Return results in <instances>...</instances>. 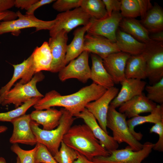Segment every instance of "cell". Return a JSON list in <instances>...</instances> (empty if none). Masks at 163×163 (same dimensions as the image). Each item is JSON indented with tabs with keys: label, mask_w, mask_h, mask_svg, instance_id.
Returning a JSON list of instances; mask_svg holds the SVG:
<instances>
[{
	"label": "cell",
	"mask_w": 163,
	"mask_h": 163,
	"mask_svg": "<svg viewBox=\"0 0 163 163\" xmlns=\"http://www.w3.org/2000/svg\"><path fill=\"white\" fill-rule=\"evenodd\" d=\"M107 90L104 87L94 83L69 95H62L53 90L46 93L34 107L36 110H40L53 107H61L74 116L83 111L88 103L100 97Z\"/></svg>",
	"instance_id": "cell-1"
},
{
	"label": "cell",
	"mask_w": 163,
	"mask_h": 163,
	"mask_svg": "<svg viewBox=\"0 0 163 163\" xmlns=\"http://www.w3.org/2000/svg\"><path fill=\"white\" fill-rule=\"evenodd\" d=\"M62 141L90 161L96 157L107 156L110 154L86 124L72 126L64 136Z\"/></svg>",
	"instance_id": "cell-2"
},
{
	"label": "cell",
	"mask_w": 163,
	"mask_h": 163,
	"mask_svg": "<svg viewBox=\"0 0 163 163\" xmlns=\"http://www.w3.org/2000/svg\"><path fill=\"white\" fill-rule=\"evenodd\" d=\"M62 113L59 124L55 129L47 130L31 120L30 126L37 142L45 145L53 156L58 152L64 136L72 126L76 118L65 109L61 108Z\"/></svg>",
	"instance_id": "cell-3"
},
{
	"label": "cell",
	"mask_w": 163,
	"mask_h": 163,
	"mask_svg": "<svg viewBox=\"0 0 163 163\" xmlns=\"http://www.w3.org/2000/svg\"><path fill=\"white\" fill-rule=\"evenodd\" d=\"M126 117L109 105L107 118L106 126L112 132L113 137L118 144L126 143L134 151L141 149L143 144L137 140L129 131Z\"/></svg>",
	"instance_id": "cell-4"
},
{
	"label": "cell",
	"mask_w": 163,
	"mask_h": 163,
	"mask_svg": "<svg viewBox=\"0 0 163 163\" xmlns=\"http://www.w3.org/2000/svg\"><path fill=\"white\" fill-rule=\"evenodd\" d=\"M45 76L41 72L35 73L30 81L25 84L18 82L5 94L1 105L13 104L17 108L30 99L44 96L38 90L37 84L42 81Z\"/></svg>",
	"instance_id": "cell-5"
},
{
	"label": "cell",
	"mask_w": 163,
	"mask_h": 163,
	"mask_svg": "<svg viewBox=\"0 0 163 163\" xmlns=\"http://www.w3.org/2000/svg\"><path fill=\"white\" fill-rule=\"evenodd\" d=\"M153 143L147 142L143 144L140 150L134 151L129 146L125 148L110 151L107 156H99L94 158V163H141L151 152Z\"/></svg>",
	"instance_id": "cell-6"
},
{
	"label": "cell",
	"mask_w": 163,
	"mask_h": 163,
	"mask_svg": "<svg viewBox=\"0 0 163 163\" xmlns=\"http://www.w3.org/2000/svg\"><path fill=\"white\" fill-rule=\"evenodd\" d=\"M146 61L147 78L149 85L163 78V42L153 41L147 44L142 53Z\"/></svg>",
	"instance_id": "cell-7"
},
{
	"label": "cell",
	"mask_w": 163,
	"mask_h": 163,
	"mask_svg": "<svg viewBox=\"0 0 163 163\" xmlns=\"http://www.w3.org/2000/svg\"><path fill=\"white\" fill-rule=\"evenodd\" d=\"M18 19L0 22V35L8 33L18 35L21 29L31 27L36 31L48 30H50L54 25L55 20L49 21L40 20L33 15H24L19 11L16 12Z\"/></svg>",
	"instance_id": "cell-8"
},
{
	"label": "cell",
	"mask_w": 163,
	"mask_h": 163,
	"mask_svg": "<svg viewBox=\"0 0 163 163\" xmlns=\"http://www.w3.org/2000/svg\"><path fill=\"white\" fill-rule=\"evenodd\" d=\"M91 18L81 7L58 14L53 27L49 30L51 37L63 30L69 33L80 25L86 26L90 22Z\"/></svg>",
	"instance_id": "cell-9"
},
{
	"label": "cell",
	"mask_w": 163,
	"mask_h": 163,
	"mask_svg": "<svg viewBox=\"0 0 163 163\" xmlns=\"http://www.w3.org/2000/svg\"><path fill=\"white\" fill-rule=\"evenodd\" d=\"M89 53L84 51L77 58L59 72V78L62 82L70 78H76L85 83L90 79L91 69L88 64Z\"/></svg>",
	"instance_id": "cell-10"
},
{
	"label": "cell",
	"mask_w": 163,
	"mask_h": 163,
	"mask_svg": "<svg viewBox=\"0 0 163 163\" xmlns=\"http://www.w3.org/2000/svg\"><path fill=\"white\" fill-rule=\"evenodd\" d=\"M123 17L120 12H113L111 15L100 19L91 18L88 34L104 37L112 42L116 41V32Z\"/></svg>",
	"instance_id": "cell-11"
},
{
	"label": "cell",
	"mask_w": 163,
	"mask_h": 163,
	"mask_svg": "<svg viewBox=\"0 0 163 163\" xmlns=\"http://www.w3.org/2000/svg\"><path fill=\"white\" fill-rule=\"evenodd\" d=\"M67 34L66 31L62 30L49 39L48 44L52 56L50 71L52 72H59L66 65L65 59L68 40Z\"/></svg>",
	"instance_id": "cell-12"
},
{
	"label": "cell",
	"mask_w": 163,
	"mask_h": 163,
	"mask_svg": "<svg viewBox=\"0 0 163 163\" xmlns=\"http://www.w3.org/2000/svg\"><path fill=\"white\" fill-rule=\"evenodd\" d=\"M119 89L112 87L97 100L88 103L85 108L94 117L103 130L108 134L106 126L107 114L109 105L116 96Z\"/></svg>",
	"instance_id": "cell-13"
},
{
	"label": "cell",
	"mask_w": 163,
	"mask_h": 163,
	"mask_svg": "<svg viewBox=\"0 0 163 163\" xmlns=\"http://www.w3.org/2000/svg\"><path fill=\"white\" fill-rule=\"evenodd\" d=\"M30 114H24L12 120L13 133L9 139L10 143H21L33 146L37 142L30 126Z\"/></svg>",
	"instance_id": "cell-14"
},
{
	"label": "cell",
	"mask_w": 163,
	"mask_h": 163,
	"mask_svg": "<svg viewBox=\"0 0 163 163\" xmlns=\"http://www.w3.org/2000/svg\"><path fill=\"white\" fill-rule=\"evenodd\" d=\"M14 72L12 77L9 82L0 89V105L5 94L18 79V82L25 84L30 82L33 76L36 73L32 54L21 63L12 65Z\"/></svg>",
	"instance_id": "cell-15"
},
{
	"label": "cell",
	"mask_w": 163,
	"mask_h": 163,
	"mask_svg": "<svg viewBox=\"0 0 163 163\" xmlns=\"http://www.w3.org/2000/svg\"><path fill=\"white\" fill-rule=\"evenodd\" d=\"M84 51L99 56L103 59L109 55L121 52L115 43L99 35L87 34L84 36Z\"/></svg>",
	"instance_id": "cell-16"
},
{
	"label": "cell",
	"mask_w": 163,
	"mask_h": 163,
	"mask_svg": "<svg viewBox=\"0 0 163 163\" xmlns=\"http://www.w3.org/2000/svg\"><path fill=\"white\" fill-rule=\"evenodd\" d=\"M75 118L82 119L91 130L101 144L110 152L117 149L119 144L113 137L106 133L101 128L93 115L86 108L82 112L74 116Z\"/></svg>",
	"instance_id": "cell-17"
},
{
	"label": "cell",
	"mask_w": 163,
	"mask_h": 163,
	"mask_svg": "<svg viewBox=\"0 0 163 163\" xmlns=\"http://www.w3.org/2000/svg\"><path fill=\"white\" fill-rule=\"evenodd\" d=\"M130 56L129 54L120 52L111 53L103 59L104 66L115 84L120 83L126 78V65Z\"/></svg>",
	"instance_id": "cell-18"
},
{
	"label": "cell",
	"mask_w": 163,
	"mask_h": 163,
	"mask_svg": "<svg viewBox=\"0 0 163 163\" xmlns=\"http://www.w3.org/2000/svg\"><path fill=\"white\" fill-rule=\"evenodd\" d=\"M157 105L143 93L122 104L119 107V112L124 114L126 118L130 119L142 113H150Z\"/></svg>",
	"instance_id": "cell-19"
},
{
	"label": "cell",
	"mask_w": 163,
	"mask_h": 163,
	"mask_svg": "<svg viewBox=\"0 0 163 163\" xmlns=\"http://www.w3.org/2000/svg\"><path fill=\"white\" fill-rule=\"evenodd\" d=\"M120 83V90L110 105L116 108L133 97L143 93L146 82L142 80L126 78Z\"/></svg>",
	"instance_id": "cell-20"
},
{
	"label": "cell",
	"mask_w": 163,
	"mask_h": 163,
	"mask_svg": "<svg viewBox=\"0 0 163 163\" xmlns=\"http://www.w3.org/2000/svg\"><path fill=\"white\" fill-rule=\"evenodd\" d=\"M62 113L61 109L58 110L51 107L45 110H34L30 116L31 120L43 126V129L50 130L58 126Z\"/></svg>",
	"instance_id": "cell-21"
},
{
	"label": "cell",
	"mask_w": 163,
	"mask_h": 163,
	"mask_svg": "<svg viewBox=\"0 0 163 163\" xmlns=\"http://www.w3.org/2000/svg\"><path fill=\"white\" fill-rule=\"evenodd\" d=\"M92 66L90 78L93 83L107 90L114 86V82L104 68L103 59L97 55L91 53Z\"/></svg>",
	"instance_id": "cell-22"
},
{
	"label": "cell",
	"mask_w": 163,
	"mask_h": 163,
	"mask_svg": "<svg viewBox=\"0 0 163 163\" xmlns=\"http://www.w3.org/2000/svg\"><path fill=\"white\" fill-rule=\"evenodd\" d=\"M115 43L121 52L131 55L142 53L147 46V44L138 41L130 35L119 29L117 31Z\"/></svg>",
	"instance_id": "cell-23"
},
{
	"label": "cell",
	"mask_w": 163,
	"mask_h": 163,
	"mask_svg": "<svg viewBox=\"0 0 163 163\" xmlns=\"http://www.w3.org/2000/svg\"><path fill=\"white\" fill-rule=\"evenodd\" d=\"M119 26L122 31L138 41L148 44L152 42L149 32L139 21L134 18H123Z\"/></svg>",
	"instance_id": "cell-24"
},
{
	"label": "cell",
	"mask_w": 163,
	"mask_h": 163,
	"mask_svg": "<svg viewBox=\"0 0 163 163\" xmlns=\"http://www.w3.org/2000/svg\"><path fill=\"white\" fill-rule=\"evenodd\" d=\"M150 113L146 116L139 115L127 120L130 131L139 141L141 139L143 135L140 132H136L134 130V128L136 126L145 123L155 124L163 121V104L157 105L156 107Z\"/></svg>",
	"instance_id": "cell-25"
},
{
	"label": "cell",
	"mask_w": 163,
	"mask_h": 163,
	"mask_svg": "<svg viewBox=\"0 0 163 163\" xmlns=\"http://www.w3.org/2000/svg\"><path fill=\"white\" fill-rule=\"evenodd\" d=\"M125 73L126 78L142 80L147 78L146 61L142 53L130 56L126 62Z\"/></svg>",
	"instance_id": "cell-26"
},
{
	"label": "cell",
	"mask_w": 163,
	"mask_h": 163,
	"mask_svg": "<svg viewBox=\"0 0 163 163\" xmlns=\"http://www.w3.org/2000/svg\"><path fill=\"white\" fill-rule=\"evenodd\" d=\"M91 23L77 28L73 33V38L71 43L67 45L66 56V65L71 61L78 56L84 51L85 34L89 28Z\"/></svg>",
	"instance_id": "cell-27"
},
{
	"label": "cell",
	"mask_w": 163,
	"mask_h": 163,
	"mask_svg": "<svg viewBox=\"0 0 163 163\" xmlns=\"http://www.w3.org/2000/svg\"><path fill=\"white\" fill-rule=\"evenodd\" d=\"M32 55L36 73L43 70L50 71L52 56L48 42L37 46Z\"/></svg>",
	"instance_id": "cell-28"
},
{
	"label": "cell",
	"mask_w": 163,
	"mask_h": 163,
	"mask_svg": "<svg viewBox=\"0 0 163 163\" xmlns=\"http://www.w3.org/2000/svg\"><path fill=\"white\" fill-rule=\"evenodd\" d=\"M149 32L154 33L163 30V10L155 4L148 11L145 18L140 21Z\"/></svg>",
	"instance_id": "cell-29"
},
{
	"label": "cell",
	"mask_w": 163,
	"mask_h": 163,
	"mask_svg": "<svg viewBox=\"0 0 163 163\" xmlns=\"http://www.w3.org/2000/svg\"><path fill=\"white\" fill-rule=\"evenodd\" d=\"M80 7L95 19H102L108 16L102 0H81Z\"/></svg>",
	"instance_id": "cell-30"
},
{
	"label": "cell",
	"mask_w": 163,
	"mask_h": 163,
	"mask_svg": "<svg viewBox=\"0 0 163 163\" xmlns=\"http://www.w3.org/2000/svg\"><path fill=\"white\" fill-rule=\"evenodd\" d=\"M41 98L38 97L32 98L14 110L0 113V121L11 122L14 119L25 114L27 110L34 106Z\"/></svg>",
	"instance_id": "cell-31"
},
{
	"label": "cell",
	"mask_w": 163,
	"mask_h": 163,
	"mask_svg": "<svg viewBox=\"0 0 163 163\" xmlns=\"http://www.w3.org/2000/svg\"><path fill=\"white\" fill-rule=\"evenodd\" d=\"M58 152L53 156L58 163H73L78 157L77 152L62 141Z\"/></svg>",
	"instance_id": "cell-32"
},
{
	"label": "cell",
	"mask_w": 163,
	"mask_h": 163,
	"mask_svg": "<svg viewBox=\"0 0 163 163\" xmlns=\"http://www.w3.org/2000/svg\"><path fill=\"white\" fill-rule=\"evenodd\" d=\"M145 89L149 99L156 104H163V78L155 84L146 85Z\"/></svg>",
	"instance_id": "cell-33"
},
{
	"label": "cell",
	"mask_w": 163,
	"mask_h": 163,
	"mask_svg": "<svg viewBox=\"0 0 163 163\" xmlns=\"http://www.w3.org/2000/svg\"><path fill=\"white\" fill-rule=\"evenodd\" d=\"M120 1V14L123 18H135L140 16L137 0H122Z\"/></svg>",
	"instance_id": "cell-34"
},
{
	"label": "cell",
	"mask_w": 163,
	"mask_h": 163,
	"mask_svg": "<svg viewBox=\"0 0 163 163\" xmlns=\"http://www.w3.org/2000/svg\"><path fill=\"white\" fill-rule=\"evenodd\" d=\"M37 146L30 150L21 149L18 144H14L11 147V150L18 156L20 163H35V157Z\"/></svg>",
	"instance_id": "cell-35"
},
{
	"label": "cell",
	"mask_w": 163,
	"mask_h": 163,
	"mask_svg": "<svg viewBox=\"0 0 163 163\" xmlns=\"http://www.w3.org/2000/svg\"><path fill=\"white\" fill-rule=\"evenodd\" d=\"M36 145L35 163H58L45 145L37 142Z\"/></svg>",
	"instance_id": "cell-36"
},
{
	"label": "cell",
	"mask_w": 163,
	"mask_h": 163,
	"mask_svg": "<svg viewBox=\"0 0 163 163\" xmlns=\"http://www.w3.org/2000/svg\"><path fill=\"white\" fill-rule=\"evenodd\" d=\"M81 1V0H57L55 1L52 7L57 11L63 12L80 7Z\"/></svg>",
	"instance_id": "cell-37"
},
{
	"label": "cell",
	"mask_w": 163,
	"mask_h": 163,
	"mask_svg": "<svg viewBox=\"0 0 163 163\" xmlns=\"http://www.w3.org/2000/svg\"><path fill=\"white\" fill-rule=\"evenodd\" d=\"M150 133H155L159 136L158 140L154 144L153 149L159 152L163 151V121L155 124L150 129Z\"/></svg>",
	"instance_id": "cell-38"
},
{
	"label": "cell",
	"mask_w": 163,
	"mask_h": 163,
	"mask_svg": "<svg viewBox=\"0 0 163 163\" xmlns=\"http://www.w3.org/2000/svg\"><path fill=\"white\" fill-rule=\"evenodd\" d=\"M108 16L113 12H120L121 10L120 1L117 0H102Z\"/></svg>",
	"instance_id": "cell-39"
},
{
	"label": "cell",
	"mask_w": 163,
	"mask_h": 163,
	"mask_svg": "<svg viewBox=\"0 0 163 163\" xmlns=\"http://www.w3.org/2000/svg\"><path fill=\"white\" fill-rule=\"evenodd\" d=\"M140 10V16L143 19L153 6L149 0H137Z\"/></svg>",
	"instance_id": "cell-40"
},
{
	"label": "cell",
	"mask_w": 163,
	"mask_h": 163,
	"mask_svg": "<svg viewBox=\"0 0 163 163\" xmlns=\"http://www.w3.org/2000/svg\"><path fill=\"white\" fill-rule=\"evenodd\" d=\"M55 1V0H38L37 1L33 4L27 11L26 14L33 15L35 11L43 5L50 4Z\"/></svg>",
	"instance_id": "cell-41"
},
{
	"label": "cell",
	"mask_w": 163,
	"mask_h": 163,
	"mask_svg": "<svg viewBox=\"0 0 163 163\" xmlns=\"http://www.w3.org/2000/svg\"><path fill=\"white\" fill-rule=\"evenodd\" d=\"M38 0H16L14 1V6L21 9L27 11L30 7Z\"/></svg>",
	"instance_id": "cell-42"
},
{
	"label": "cell",
	"mask_w": 163,
	"mask_h": 163,
	"mask_svg": "<svg viewBox=\"0 0 163 163\" xmlns=\"http://www.w3.org/2000/svg\"><path fill=\"white\" fill-rule=\"evenodd\" d=\"M18 18L16 13L13 11H7L0 12V21H9L16 19Z\"/></svg>",
	"instance_id": "cell-43"
},
{
	"label": "cell",
	"mask_w": 163,
	"mask_h": 163,
	"mask_svg": "<svg viewBox=\"0 0 163 163\" xmlns=\"http://www.w3.org/2000/svg\"><path fill=\"white\" fill-rule=\"evenodd\" d=\"M14 0H0V12H4L14 6Z\"/></svg>",
	"instance_id": "cell-44"
},
{
	"label": "cell",
	"mask_w": 163,
	"mask_h": 163,
	"mask_svg": "<svg viewBox=\"0 0 163 163\" xmlns=\"http://www.w3.org/2000/svg\"><path fill=\"white\" fill-rule=\"evenodd\" d=\"M149 37L150 39L154 41L157 42H163V31L152 33V34Z\"/></svg>",
	"instance_id": "cell-45"
},
{
	"label": "cell",
	"mask_w": 163,
	"mask_h": 163,
	"mask_svg": "<svg viewBox=\"0 0 163 163\" xmlns=\"http://www.w3.org/2000/svg\"><path fill=\"white\" fill-rule=\"evenodd\" d=\"M77 152L78 155L77 158L73 163H94L93 161L89 160L84 155Z\"/></svg>",
	"instance_id": "cell-46"
},
{
	"label": "cell",
	"mask_w": 163,
	"mask_h": 163,
	"mask_svg": "<svg viewBox=\"0 0 163 163\" xmlns=\"http://www.w3.org/2000/svg\"><path fill=\"white\" fill-rule=\"evenodd\" d=\"M0 163H8L6 161L5 159L3 157H0ZM16 163H20V160L19 158L17 157L16 158Z\"/></svg>",
	"instance_id": "cell-47"
},
{
	"label": "cell",
	"mask_w": 163,
	"mask_h": 163,
	"mask_svg": "<svg viewBox=\"0 0 163 163\" xmlns=\"http://www.w3.org/2000/svg\"><path fill=\"white\" fill-rule=\"evenodd\" d=\"M8 129L7 126H0V134L5 132Z\"/></svg>",
	"instance_id": "cell-48"
}]
</instances>
